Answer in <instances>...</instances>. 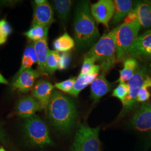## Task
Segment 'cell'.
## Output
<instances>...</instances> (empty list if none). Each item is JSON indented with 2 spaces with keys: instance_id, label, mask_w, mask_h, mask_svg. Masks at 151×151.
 I'll list each match as a JSON object with an SVG mask.
<instances>
[{
  "instance_id": "1",
  "label": "cell",
  "mask_w": 151,
  "mask_h": 151,
  "mask_svg": "<svg viewBox=\"0 0 151 151\" xmlns=\"http://www.w3.org/2000/svg\"><path fill=\"white\" fill-rule=\"evenodd\" d=\"M45 111L50 123L59 131L68 132L75 124V105L70 98L60 92H53Z\"/></svg>"
},
{
  "instance_id": "2",
  "label": "cell",
  "mask_w": 151,
  "mask_h": 151,
  "mask_svg": "<svg viewBox=\"0 0 151 151\" xmlns=\"http://www.w3.org/2000/svg\"><path fill=\"white\" fill-rule=\"evenodd\" d=\"M75 11L73 30L76 43L80 48H88L96 43L100 37L91 14L89 2H78Z\"/></svg>"
},
{
  "instance_id": "3",
  "label": "cell",
  "mask_w": 151,
  "mask_h": 151,
  "mask_svg": "<svg viewBox=\"0 0 151 151\" xmlns=\"http://www.w3.org/2000/svg\"><path fill=\"white\" fill-rule=\"evenodd\" d=\"M85 57H92L99 63L102 75H105L111 70L117 61L115 29L103 35Z\"/></svg>"
},
{
  "instance_id": "4",
  "label": "cell",
  "mask_w": 151,
  "mask_h": 151,
  "mask_svg": "<svg viewBox=\"0 0 151 151\" xmlns=\"http://www.w3.org/2000/svg\"><path fill=\"white\" fill-rule=\"evenodd\" d=\"M138 20L127 24L123 23L115 29L116 42V56L118 62H123L128 51L138 37L140 30Z\"/></svg>"
},
{
  "instance_id": "5",
  "label": "cell",
  "mask_w": 151,
  "mask_h": 151,
  "mask_svg": "<svg viewBox=\"0 0 151 151\" xmlns=\"http://www.w3.org/2000/svg\"><path fill=\"white\" fill-rule=\"evenodd\" d=\"M23 129L25 137L33 146L43 147L52 143L47 125L37 115L25 119Z\"/></svg>"
},
{
  "instance_id": "6",
  "label": "cell",
  "mask_w": 151,
  "mask_h": 151,
  "mask_svg": "<svg viewBox=\"0 0 151 151\" xmlns=\"http://www.w3.org/2000/svg\"><path fill=\"white\" fill-rule=\"evenodd\" d=\"M128 94L122 102L123 110L120 115H123L134 108L137 103V98L140 88L143 87H151V77L146 67L138 68L137 72L128 81Z\"/></svg>"
},
{
  "instance_id": "7",
  "label": "cell",
  "mask_w": 151,
  "mask_h": 151,
  "mask_svg": "<svg viewBox=\"0 0 151 151\" xmlns=\"http://www.w3.org/2000/svg\"><path fill=\"white\" fill-rule=\"evenodd\" d=\"M100 128L81 124L76 133L72 145L73 151H101L99 138Z\"/></svg>"
},
{
  "instance_id": "8",
  "label": "cell",
  "mask_w": 151,
  "mask_h": 151,
  "mask_svg": "<svg viewBox=\"0 0 151 151\" xmlns=\"http://www.w3.org/2000/svg\"><path fill=\"white\" fill-rule=\"evenodd\" d=\"M115 3L111 0H100L92 4L90 11L92 16L97 23L103 24L109 28V22L113 17L115 12Z\"/></svg>"
},
{
  "instance_id": "9",
  "label": "cell",
  "mask_w": 151,
  "mask_h": 151,
  "mask_svg": "<svg viewBox=\"0 0 151 151\" xmlns=\"http://www.w3.org/2000/svg\"><path fill=\"white\" fill-rule=\"evenodd\" d=\"M127 55L135 59L151 60V29L138 37Z\"/></svg>"
},
{
  "instance_id": "10",
  "label": "cell",
  "mask_w": 151,
  "mask_h": 151,
  "mask_svg": "<svg viewBox=\"0 0 151 151\" xmlns=\"http://www.w3.org/2000/svg\"><path fill=\"white\" fill-rule=\"evenodd\" d=\"M131 124L135 129L139 132L151 130V103L145 102L142 105L132 117Z\"/></svg>"
},
{
  "instance_id": "11",
  "label": "cell",
  "mask_w": 151,
  "mask_h": 151,
  "mask_svg": "<svg viewBox=\"0 0 151 151\" xmlns=\"http://www.w3.org/2000/svg\"><path fill=\"white\" fill-rule=\"evenodd\" d=\"M33 16L32 27H49L54 22L53 9L47 1L43 5L35 6Z\"/></svg>"
},
{
  "instance_id": "12",
  "label": "cell",
  "mask_w": 151,
  "mask_h": 151,
  "mask_svg": "<svg viewBox=\"0 0 151 151\" xmlns=\"http://www.w3.org/2000/svg\"><path fill=\"white\" fill-rule=\"evenodd\" d=\"M16 113L22 118L27 119L35 115L38 111L43 110L38 101L32 96L22 97L16 105Z\"/></svg>"
},
{
  "instance_id": "13",
  "label": "cell",
  "mask_w": 151,
  "mask_h": 151,
  "mask_svg": "<svg viewBox=\"0 0 151 151\" xmlns=\"http://www.w3.org/2000/svg\"><path fill=\"white\" fill-rule=\"evenodd\" d=\"M40 75V73L32 68L24 70L17 77L15 81L12 82V88L17 90L22 93H27L34 85L35 80Z\"/></svg>"
},
{
  "instance_id": "14",
  "label": "cell",
  "mask_w": 151,
  "mask_h": 151,
  "mask_svg": "<svg viewBox=\"0 0 151 151\" xmlns=\"http://www.w3.org/2000/svg\"><path fill=\"white\" fill-rule=\"evenodd\" d=\"M54 87L48 81L39 80L32 88V96L39 103L43 110L47 107Z\"/></svg>"
},
{
  "instance_id": "15",
  "label": "cell",
  "mask_w": 151,
  "mask_h": 151,
  "mask_svg": "<svg viewBox=\"0 0 151 151\" xmlns=\"http://www.w3.org/2000/svg\"><path fill=\"white\" fill-rule=\"evenodd\" d=\"M111 88V85L105 75L98 76L91 85V98L96 103L110 91Z\"/></svg>"
},
{
  "instance_id": "16",
  "label": "cell",
  "mask_w": 151,
  "mask_h": 151,
  "mask_svg": "<svg viewBox=\"0 0 151 151\" xmlns=\"http://www.w3.org/2000/svg\"><path fill=\"white\" fill-rule=\"evenodd\" d=\"M33 45L37 58L38 71L40 74H47L46 65L49 50L47 43V38L35 42Z\"/></svg>"
},
{
  "instance_id": "17",
  "label": "cell",
  "mask_w": 151,
  "mask_h": 151,
  "mask_svg": "<svg viewBox=\"0 0 151 151\" xmlns=\"http://www.w3.org/2000/svg\"><path fill=\"white\" fill-rule=\"evenodd\" d=\"M135 10L140 27H151V1H143L137 2Z\"/></svg>"
},
{
  "instance_id": "18",
  "label": "cell",
  "mask_w": 151,
  "mask_h": 151,
  "mask_svg": "<svg viewBox=\"0 0 151 151\" xmlns=\"http://www.w3.org/2000/svg\"><path fill=\"white\" fill-rule=\"evenodd\" d=\"M135 2L130 0L114 1L115 9L113 17V23L118 24L127 16L130 11L135 9L137 5H134Z\"/></svg>"
},
{
  "instance_id": "19",
  "label": "cell",
  "mask_w": 151,
  "mask_h": 151,
  "mask_svg": "<svg viewBox=\"0 0 151 151\" xmlns=\"http://www.w3.org/2000/svg\"><path fill=\"white\" fill-rule=\"evenodd\" d=\"M37 62V58L34 45L30 44L27 45L24 51L20 68L16 73V75L12 78V82L15 81L17 78V77L20 74H22L24 70L32 68V65Z\"/></svg>"
},
{
  "instance_id": "20",
  "label": "cell",
  "mask_w": 151,
  "mask_h": 151,
  "mask_svg": "<svg viewBox=\"0 0 151 151\" xmlns=\"http://www.w3.org/2000/svg\"><path fill=\"white\" fill-rule=\"evenodd\" d=\"M124 67L122 70H119L120 77L117 80L118 82H125L128 81L134 75L138 70V63L135 58L128 57L123 61Z\"/></svg>"
},
{
  "instance_id": "21",
  "label": "cell",
  "mask_w": 151,
  "mask_h": 151,
  "mask_svg": "<svg viewBox=\"0 0 151 151\" xmlns=\"http://www.w3.org/2000/svg\"><path fill=\"white\" fill-rule=\"evenodd\" d=\"M52 4L57 16L63 24H65L70 15L72 1L70 0H54Z\"/></svg>"
},
{
  "instance_id": "22",
  "label": "cell",
  "mask_w": 151,
  "mask_h": 151,
  "mask_svg": "<svg viewBox=\"0 0 151 151\" xmlns=\"http://www.w3.org/2000/svg\"><path fill=\"white\" fill-rule=\"evenodd\" d=\"M98 76V74H91L89 75H79L76 78L75 83L72 90L69 93L70 95L74 97H78L80 92L82 91L88 85L91 84Z\"/></svg>"
},
{
  "instance_id": "23",
  "label": "cell",
  "mask_w": 151,
  "mask_h": 151,
  "mask_svg": "<svg viewBox=\"0 0 151 151\" xmlns=\"http://www.w3.org/2000/svg\"><path fill=\"white\" fill-rule=\"evenodd\" d=\"M75 40L67 32L57 38L53 42L54 48L58 52H68L75 47Z\"/></svg>"
},
{
  "instance_id": "24",
  "label": "cell",
  "mask_w": 151,
  "mask_h": 151,
  "mask_svg": "<svg viewBox=\"0 0 151 151\" xmlns=\"http://www.w3.org/2000/svg\"><path fill=\"white\" fill-rule=\"evenodd\" d=\"M49 27L42 26H32L24 34L30 40L37 42L44 38H47Z\"/></svg>"
},
{
  "instance_id": "25",
  "label": "cell",
  "mask_w": 151,
  "mask_h": 151,
  "mask_svg": "<svg viewBox=\"0 0 151 151\" xmlns=\"http://www.w3.org/2000/svg\"><path fill=\"white\" fill-rule=\"evenodd\" d=\"M96 60L92 57H84L83 65L81 68L80 75H89L91 74H99L101 70L100 65H95Z\"/></svg>"
},
{
  "instance_id": "26",
  "label": "cell",
  "mask_w": 151,
  "mask_h": 151,
  "mask_svg": "<svg viewBox=\"0 0 151 151\" xmlns=\"http://www.w3.org/2000/svg\"><path fill=\"white\" fill-rule=\"evenodd\" d=\"M60 55L58 52L56 50H49L46 65L47 73L52 75L55 72V70H58Z\"/></svg>"
},
{
  "instance_id": "27",
  "label": "cell",
  "mask_w": 151,
  "mask_h": 151,
  "mask_svg": "<svg viewBox=\"0 0 151 151\" xmlns=\"http://www.w3.org/2000/svg\"><path fill=\"white\" fill-rule=\"evenodd\" d=\"M12 32V28L9 22L4 19L0 20V45L6 43Z\"/></svg>"
},
{
  "instance_id": "28",
  "label": "cell",
  "mask_w": 151,
  "mask_h": 151,
  "mask_svg": "<svg viewBox=\"0 0 151 151\" xmlns=\"http://www.w3.org/2000/svg\"><path fill=\"white\" fill-rule=\"evenodd\" d=\"M128 83L125 82H120L118 87L114 90L112 95L114 97L119 99L121 102H123L128 94Z\"/></svg>"
},
{
  "instance_id": "29",
  "label": "cell",
  "mask_w": 151,
  "mask_h": 151,
  "mask_svg": "<svg viewBox=\"0 0 151 151\" xmlns=\"http://www.w3.org/2000/svg\"><path fill=\"white\" fill-rule=\"evenodd\" d=\"M76 80V77H72L65 81H62L59 83H56L54 85V87L62 91L69 93L72 90L74 87Z\"/></svg>"
},
{
  "instance_id": "30",
  "label": "cell",
  "mask_w": 151,
  "mask_h": 151,
  "mask_svg": "<svg viewBox=\"0 0 151 151\" xmlns=\"http://www.w3.org/2000/svg\"><path fill=\"white\" fill-rule=\"evenodd\" d=\"M71 62V55L70 53L65 52L60 55L59 64H58V70H66L70 65Z\"/></svg>"
},
{
  "instance_id": "31",
  "label": "cell",
  "mask_w": 151,
  "mask_h": 151,
  "mask_svg": "<svg viewBox=\"0 0 151 151\" xmlns=\"http://www.w3.org/2000/svg\"><path fill=\"white\" fill-rule=\"evenodd\" d=\"M150 96H151V94L147 90V87L144 86L140 88L139 91L138 92L137 98V102L145 103L147 100H149Z\"/></svg>"
},
{
  "instance_id": "32",
  "label": "cell",
  "mask_w": 151,
  "mask_h": 151,
  "mask_svg": "<svg viewBox=\"0 0 151 151\" xmlns=\"http://www.w3.org/2000/svg\"><path fill=\"white\" fill-rule=\"evenodd\" d=\"M137 20H138V15L135 10V9H134L133 10L130 12L127 16H126L124 20V23L129 24V23L136 22Z\"/></svg>"
},
{
  "instance_id": "33",
  "label": "cell",
  "mask_w": 151,
  "mask_h": 151,
  "mask_svg": "<svg viewBox=\"0 0 151 151\" xmlns=\"http://www.w3.org/2000/svg\"><path fill=\"white\" fill-rule=\"evenodd\" d=\"M0 142L4 145H7L9 143L8 137L3 128L0 125Z\"/></svg>"
},
{
  "instance_id": "34",
  "label": "cell",
  "mask_w": 151,
  "mask_h": 151,
  "mask_svg": "<svg viewBox=\"0 0 151 151\" xmlns=\"http://www.w3.org/2000/svg\"><path fill=\"white\" fill-rule=\"evenodd\" d=\"M0 83L4 84V85L9 84V82L1 74V73H0Z\"/></svg>"
},
{
  "instance_id": "35",
  "label": "cell",
  "mask_w": 151,
  "mask_h": 151,
  "mask_svg": "<svg viewBox=\"0 0 151 151\" xmlns=\"http://www.w3.org/2000/svg\"><path fill=\"white\" fill-rule=\"evenodd\" d=\"M47 1L45 0H35L34 1V3L35 4V6H39L41 5H43L44 3H45Z\"/></svg>"
},
{
  "instance_id": "36",
  "label": "cell",
  "mask_w": 151,
  "mask_h": 151,
  "mask_svg": "<svg viewBox=\"0 0 151 151\" xmlns=\"http://www.w3.org/2000/svg\"><path fill=\"white\" fill-rule=\"evenodd\" d=\"M0 151H6L3 147H0Z\"/></svg>"
}]
</instances>
